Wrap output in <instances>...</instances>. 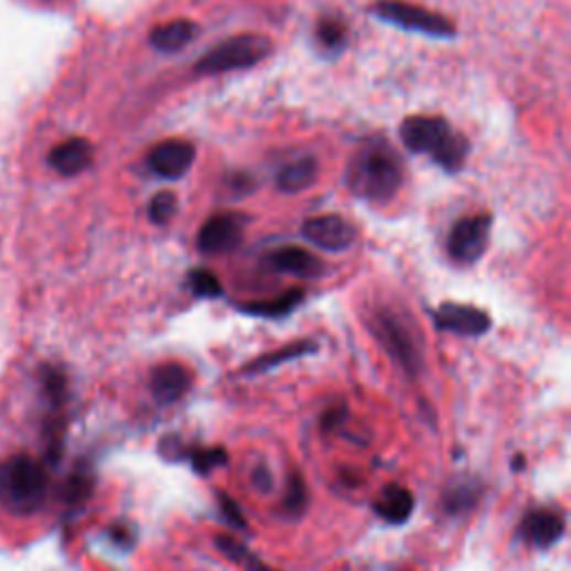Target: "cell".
<instances>
[{"label": "cell", "mask_w": 571, "mask_h": 571, "mask_svg": "<svg viewBox=\"0 0 571 571\" xmlns=\"http://www.w3.org/2000/svg\"><path fill=\"white\" fill-rule=\"evenodd\" d=\"M375 333L391 357L409 373L416 375L422 368V351L416 342V335L407 322L394 313H379Z\"/></svg>", "instance_id": "5b68a950"}, {"label": "cell", "mask_w": 571, "mask_h": 571, "mask_svg": "<svg viewBox=\"0 0 571 571\" xmlns=\"http://www.w3.org/2000/svg\"><path fill=\"white\" fill-rule=\"evenodd\" d=\"M435 324L440 331H449L455 335H466V337H478L485 335L492 328V317L487 311L475 309L468 304H442L435 311Z\"/></svg>", "instance_id": "9c48e42d"}, {"label": "cell", "mask_w": 571, "mask_h": 571, "mask_svg": "<svg viewBox=\"0 0 571 571\" xmlns=\"http://www.w3.org/2000/svg\"><path fill=\"white\" fill-rule=\"evenodd\" d=\"M342 416H344V411H342V409H333V411H328V413L322 418V427H324V429H333V427H337V424L342 422Z\"/></svg>", "instance_id": "83f0119b"}, {"label": "cell", "mask_w": 571, "mask_h": 571, "mask_svg": "<svg viewBox=\"0 0 571 571\" xmlns=\"http://www.w3.org/2000/svg\"><path fill=\"white\" fill-rule=\"evenodd\" d=\"M91 161V146L85 139H69L56 146L50 154V163L56 172L65 176H74L83 172Z\"/></svg>", "instance_id": "9a60e30c"}, {"label": "cell", "mask_w": 571, "mask_h": 571, "mask_svg": "<svg viewBox=\"0 0 571 571\" xmlns=\"http://www.w3.org/2000/svg\"><path fill=\"white\" fill-rule=\"evenodd\" d=\"M89 494H91V478L87 475V471H76L65 487V500L69 505H80L87 500Z\"/></svg>", "instance_id": "603a6c76"}, {"label": "cell", "mask_w": 571, "mask_h": 571, "mask_svg": "<svg viewBox=\"0 0 571 571\" xmlns=\"http://www.w3.org/2000/svg\"><path fill=\"white\" fill-rule=\"evenodd\" d=\"M478 500V487L468 485V483H460L457 487H449L444 494V507L449 514H460L468 507L475 505Z\"/></svg>", "instance_id": "7402d4cb"}, {"label": "cell", "mask_w": 571, "mask_h": 571, "mask_svg": "<svg viewBox=\"0 0 571 571\" xmlns=\"http://www.w3.org/2000/svg\"><path fill=\"white\" fill-rule=\"evenodd\" d=\"M190 460H193V466L200 473H208L215 466H222L228 462V455L224 449H197L190 453Z\"/></svg>", "instance_id": "d4e9b609"}, {"label": "cell", "mask_w": 571, "mask_h": 571, "mask_svg": "<svg viewBox=\"0 0 571 571\" xmlns=\"http://www.w3.org/2000/svg\"><path fill=\"white\" fill-rule=\"evenodd\" d=\"M522 538L534 547L547 549L556 545L564 534V520L551 509H536L522 520Z\"/></svg>", "instance_id": "7c38bea8"}, {"label": "cell", "mask_w": 571, "mask_h": 571, "mask_svg": "<svg viewBox=\"0 0 571 571\" xmlns=\"http://www.w3.org/2000/svg\"><path fill=\"white\" fill-rule=\"evenodd\" d=\"M283 505H286V511L295 514V516H300L304 511V507H306V485H304L300 475H293V478H291L289 494H286Z\"/></svg>", "instance_id": "484cf974"}, {"label": "cell", "mask_w": 571, "mask_h": 571, "mask_svg": "<svg viewBox=\"0 0 571 571\" xmlns=\"http://www.w3.org/2000/svg\"><path fill=\"white\" fill-rule=\"evenodd\" d=\"M197 25L193 21H170L152 30L150 41L159 52H181L195 41Z\"/></svg>", "instance_id": "2e32d148"}, {"label": "cell", "mask_w": 571, "mask_h": 571, "mask_svg": "<svg viewBox=\"0 0 571 571\" xmlns=\"http://www.w3.org/2000/svg\"><path fill=\"white\" fill-rule=\"evenodd\" d=\"M320 165L315 159H300L295 163H289L281 168L277 176V185L283 193H302L315 179H317Z\"/></svg>", "instance_id": "e0dca14e"}, {"label": "cell", "mask_w": 571, "mask_h": 571, "mask_svg": "<svg viewBox=\"0 0 571 571\" xmlns=\"http://www.w3.org/2000/svg\"><path fill=\"white\" fill-rule=\"evenodd\" d=\"M176 215V197L172 193H161L150 202V219L165 226Z\"/></svg>", "instance_id": "cb8c5ba5"}, {"label": "cell", "mask_w": 571, "mask_h": 571, "mask_svg": "<svg viewBox=\"0 0 571 571\" xmlns=\"http://www.w3.org/2000/svg\"><path fill=\"white\" fill-rule=\"evenodd\" d=\"M190 385H193V375L181 364H163L152 373V396L161 405L181 400Z\"/></svg>", "instance_id": "8fae6325"}, {"label": "cell", "mask_w": 571, "mask_h": 571, "mask_svg": "<svg viewBox=\"0 0 571 571\" xmlns=\"http://www.w3.org/2000/svg\"><path fill=\"white\" fill-rule=\"evenodd\" d=\"M304 300L302 291H291L277 300H268V302H250V304H241L239 309L248 315H259V317H283L289 315L300 302Z\"/></svg>", "instance_id": "ac0fdd59"}, {"label": "cell", "mask_w": 571, "mask_h": 571, "mask_svg": "<svg viewBox=\"0 0 571 571\" xmlns=\"http://www.w3.org/2000/svg\"><path fill=\"white\" fill-rule=\"evenodd\" d=\"M244 230H246V217L235 213H224L206 222L197 244L202 252H208V255L230 252L241 244Z\"/></svg>", "instance_id": "ba28073f"}, {"label": "cell", "mask_w": 571, "mask_h": 571, "mask_svg": "<svg viewBox=\"0 0 571 571\" xmlns=\"http://www.w3.org/2000/svg\"><path fill=\"white\" fill-rule=\"evenodd\" d=\"M317 346L315 344H309V342H300V344H291V346H286V348H281V351H277V353H270V355H263V357H259V359H255L252 364H248V373H261V370H268V368H274V366H279L281 362H289V359H298V357H302V355H309V353H313Z\"/></svg>", "instance_id": "ffe728a7"}, {"label": "cell", "mask_w": 571, "mask_h": 571, "mask_svg": "<svg viewBox=\"0 0 571 571\" xmlns=\"http://www.w3.org/2000/svg\"><path fill=\"white\" fill-rule=\"evenodd\" d=\"M413 507H416L413 494L400 485L387 487L383 496L373 503L375 514L389 525H405L411 518Z\"/></svg>", "instance_id": "5bb4252c"}, {"label": "cell", "mask_w": 571, "mask_h": 571, "mask_svg": "<svg viewBox=\"0 0 571 571\" xmlns=\"http://www.w3.org/2000/svg\"><path fill=\"white\" fill-rule=\"evenodd\" d=\"M187 286H190V291H193L197 298H204V300H215V298H222V293H224L217 274L206 270V268H197V270L190 272Z\"/></svg>", "instance_id": "44dd1931"}, {"label": "cell", "mask_w": 571, "mask_h": 571, "mask_svg": "<svg viewBox=\"0 0 571 571\" xmlns=\"http://www.w3.org/2000/svg\"><path fill=\"white\" fill-rule=\"evenodd\" d=\"M302 233L311 244H315V246H320L328 252L348 250L355 244V237H357L355 226L340 215L313 217L304 224Z\"/></svg>", "instance_id": "52a82bcc"}, {"label": "cell", "mask_w": 571, "mask_h": 571, "mask_svg": "<svg viewBox=\"0 0 571 571\" xmlns=\"http://www.w3.org/2000/svg\"><path fill=\"white\" fill-rule=\"evenodd\" d=\"M402 141L413 152L431 154L444 170L455 172L466 157V141L440 117H411L402 130Z\"/></svg>", "instance_id": "3957f363"}, {"label": "cell", "mask_w": 571, "mask_h": 571, "mask_svg": "<svg viewBox=\"0 0 571 571\" xmlns=\"http://www.w3.org/2000/svg\"><path fill=\"white\" fill-rule=\"evenodd\" d=\"M402 183V165L394 150L385 143L366 146L351 168L353 193L370 200L387 202L391 200Z\"/></svg>", "instance_id": "6da1fadb"}, {"label": "cell", "mask_w": 571, "mask_h": 571, "mask_svg": "<svg viewBox=\"0 0 571 571\" xmlns=\"http://www.w3.org/2000/svg\"><path fill=\"white\" fill-rule=\"evenodd\" d=\"M492 237V217L489 215H473L460 219L449 235V255L460 263L478 261Z\"/></svg>", "instance_id": "8992f818"}, {"label": "cell", "mask_w": 571, "mask_h": 571, "mask_svg": "<svg viewBox=\"0 0 571 571\" xmlns=\"http://www.w3.org/2000/svg\"><path fill=\"white\" fill-rule=\"evenodd\" d=\"M219 505H222V511H224V516L228 518V522H230V525H235V527H244V518H241L239 507H237V503H235V500H230L228 496H219Z\"/></svg>", "instance_id": "4316f807"}, {"label": "cell", "mask_w": 571, "mask_h": 571, "mask_svg": "<svg viewBox=\"0 0 571 571\" xmlns=\"http://www.w3.org/2000/svg\"><path fill=\"white\" fill-rule=\"evenodd\" d=\"M47 496V473L30 455H12L0 464V503L14 514L36 511Z\"/></svg>", "instance_id": "7a4b0ae2"}, {"label": "cell", "mask_w": 571, "mask_h": 571, "mask_svg": "<svg viewBox=\"0 0 571 571\" xmlns=\"http://www.w3.org/2000/svg\"><path fill=\"white\" fill-rule=\"evenodd\" d=\"M268 263L279 272H289V274H298V277H306V279H315L324 270L322 261L313 252L298 248V246L279 248V250L270 252Z\"/></svg>", "instance_id": "4fadbf2b"}, {"label": "cell", "mask_w": 571, "mask_h": 571, "mask_svg": "<svg viewBox=\"0 0 571 571\" xmlns=\"http://www.w3.org/2000/svg\"><path fill=\"white\" fill-rule=\"evenodd\" d=\"M270 52V41L266 36H235L217 45L211 54H206L200 63L197 69L204 74H215V72H233V69H246L263 61Z\"/></svg>", "instance_id": "277c9868"}, {"label": "cell", "mask_w": 571, "mask_h": 571, "mask_svg": "<svg viewBox=\"0 0 571 571\" xmlns=\"http://www.w3.org/2000/svg\"><path fill=\"white\" fill-rule=\"evenodd\" d=\"M195 163V148L187 141L170 139L152 148L148 154V165L161 179H179Z\"/></svg>", "instance_id": "30bf717a"}, {"label": "cell", "mask_w": 571, "mask_h": 571, "mask_svg": "<svg viewBox=\"0 0 571 571\" xmlns=\"http://www.w3.org/2000/svg\"><path fill=\"white\" fill-rule=\"evenodd\" d=\"M217 547L237 564H241L246 571H272L268 564H263L252 551H248L239 540L230 536H217Z\"/></svg>", "instance_id": "d6986e66"}]
</instances>
